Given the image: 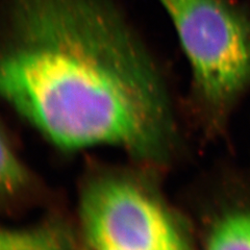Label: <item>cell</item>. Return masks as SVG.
<instances>
[{
    "label": "cell",
    "mask_w": 250,
    "mask_h": 250,
    "mask_svg": "<svg viewBox=\"0 0 250 250\" xmlns=\"http://www.w3.org/2000/svg\"><path fill=\"white\" fill-rule=\"evenodd\" d=\"M0 97L65 149L107 145L156 160L172 118L147 53L103 0H11Z\"/></svg>",
    "instance_id": "obj_1"
},
{
    "label": "cell",
    "mask_w": 250,
    "mask_h": 250,
    "mask_svg": "<svg viewBox=\"0 0 250 250\" xmlns=\"http://www.w3.org/2000/svg\"><path fill=\"white\" fill-rule=\"evenodd\" d=\"M176 28L195 87L223 107L250 88V17L229 0H160Z\"/></svg>",
    "instance_id": "obj_2"
},
{
    "label": "cell",
    "mask_w": 250,
    "mask_h": 250,
    "mask_svg": "<svg viewBox=\"0 0 250 250\" xmlns=\"http://www.w3.org/2000/svg\"><path fill=\"white\" fill-rule=\"evenodd\" d=\"M80 217L94 250H191L168 210L126 178L94 179L83 193Z\"/></svg>",
    "instance_id": "obj_3"
},
{
    "label": "cell",
    "mask_w": 250,
    "mask_h": 250,
    "mask_svg": "<svg viewBox=\"0 0 250 250\" xmlns=\"http://www.w3.org/2000/svg\"><path fill=\"white\" fill-rule=\"evenodd\" d=\"M71 234L56 224L0 226V250H73Z\"/></svg>",
    "instance_id": "obj_4"
},
{
    "label": "cell",
    "mask_w": 250,
    "mask_h": 250,
    "mask_svg": "<svg viewBox=\"0 0 250 250\" xmlns=\"http://www.w3.org/2000/svg\"><path fill=\"white\" fill-rule=\"evenodd\" d=\"M206 250H250V212L238 210L219 219Z\"/></svg>",
    "instance_id": "obj_5"
},
{
    "label": "cell",
    "mask_w": 250,
    "mask_h": 250,
    "mask_svg": "<svg viewBox=\"0 0 250 250\" xmlns=\"http://www.w3.org/2000/svg\"><path fill=\"white\" fill-rule=\"evenodd\" d=\"M26 168L0 132V198L9 197L25 187Z\"/></svg>",
    "instance_id": "obj_6"
}]
</instances>
